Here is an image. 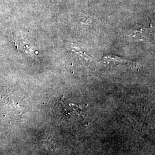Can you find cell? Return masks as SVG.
Returning <instances> with one entry per match:
<instances>
[{
	"label": "cell",
	"instance_id": "cell-1",
	"mask_svg": "<svg viewBox=\"0 0 155 155\" xmlns=\"http://www.w3.org/2000/svg\"><path fill=\"white\" fill-rule=\"evenodd\" d=\"M105 61L107 63H113L114 64H122L127 63L126 59H124L121 58L117 57L116 56H107L104 58Z\"/></svg>",
	"mask_w": 155,
	"mask_h": 155
},
{
	"label": "cell",
	"instance_id": "cell-2",
	"mask_svg": "<svg viewBox=\"0 0 155 155\" xmlns=\"http://www.w3.org/2000/svg\"><path fill=\"white\" fill-rule=\"evenodd\" d=\"M71 48L74 52H75L78 55H80L81 56H82L83 58H84L86 60L89 61L90 59V57L89 56V55L87 54L86 52H84L83 51L79 50L78 48L74 47V45H72Z\"/></svg>",
	"mask_w": 155,
	"mask_h": 155
}]
</instances>
